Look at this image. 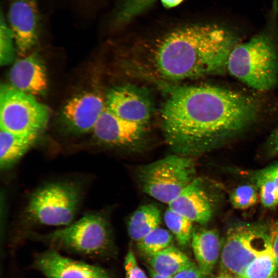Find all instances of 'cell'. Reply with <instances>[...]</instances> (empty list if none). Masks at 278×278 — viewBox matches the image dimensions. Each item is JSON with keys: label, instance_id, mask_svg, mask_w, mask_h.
Returning a JSON list of instances; mask_svg holds the SVG:
<instances>
[{"label": "cell", "instance_id": "d6986e66", "mask_svg": "<svg viewBox=\"0 0 278 278\" xmlns=\"http://www.w3.org/2000/svg\"><path fill=\"white\" fill-rule=\"evenodd\" d=\"M161 222V212L157 206L152 204L143 205L133 213L129 220V235L132 240L137 242L159 227Z\"/></svg>", "mask_w": 278, "mask_h": 278}, {"label": "cell", "instance_id": "6da1fadb", "mask_svg": "<svg viewBox=\"0 0 278 278\" xmlns=\"http://www.w3.org/2000/svg\"><path fill=\"white\" fill-rule=\"evenodd\" d=\"M259 105L246 94L211 85L177 88L161 110L164 138L175 154L190 157L253 123Z\"/></svg>", "mask_w": 278, "mask_h": 278}, {"label": "cell", "instance_id": "8992f818", "mask_svg": "<svg viewBox=\"0 0 278 278\" xmlns=\"http://www.w3.org/2000/svg\"><path fill=\"white\" fill-rule=\"evenodd\" d=\"M78 186L73 183L47 184L34 192L26 207L32 222L47 225H68L72 223L80 201Z\"/></svg>", "mask_w": 278, "mask_h": 278}, {"label": "cell", "instance_id": "d4e9b609", "mask_svg": "<svg viewBox=\"0 0 278 278\" xmlns=\"http://www.w3.org/2000/svg\"><path fill=\"white\" fill-rule=\"evenodd\" d=\"M155 0H126L115 14V21L125 24L147 10Z\"/></svg>", "mask_w": 278, "mask_h": 278}, {"label": "cell", "instance_id": "44dd1931", "mask_svg": "<svg viewBox=\"0 0 278 278\" xmlns=\"http://www.w3.org/2000/svg\"><path fill=\"white\" fill-rule=\"evenodd\" d=\"M164 220L180 246L186 247L190 242L194 230L193 222L169 207L164 213Z\"/></svg>", "mask_w": 278, "mask_h": 278}, {"label": "cell", "instance_id": "30bf717a", "mask_svg": "<svg viewBox=\"0 0 278 278\" xmlns=\"http://www.w3.org/2000/svg\"><path fill=\"white\" fill-rule=\"evenodd\" d=\"M106 107L117 116L127 121L148 126L153 106L144 89L124 84L112 89L106 97Z\"/></svg>", "mask_w": 278, "mask_h": 278}, {"label": "cell", "instance_id": "3957f363", "mask_svg": "<svg viewBox=\"0 0 278 278\" xmlns=\"http://www.w3.org/2000/svg\"><path fill=\"white\" fill-rule=\"evenodd\" d=\"M227 70L254 90L272 89L278 81V53L270 30H265L236 45L229 56Z\"/></svg>", "mask_w": 278, "mask_h": 278}, {"label": "cell", "instance_id": "cb8c5ba5", "mask_svg": "<svg viewBox=\"0 0 278 278\" xmlns=\"http://www.w3.org/2000/svg\"><path fill=\"white\" fill-rule=\"evenodd\" d=\"M258 198V193L253 185L244 184L237 187L233 190L230 200L235 208L245 210L256 204Z\"/></svg>", "mask_w": 278, "mask_h": 278}, {"label": "cell", "instance_id": "5b68a950", "mask_svg": "<svg viewBox=\"0 0 278 278\" xmlns=\"http://www.w3.org/2000/svg\"><path fill=\"white\" fill-rule=\"evenodd\" d=\"M196 172L190 157L175 154L140 167L136 177L144 193L169 204L196 178Z\"/></svg>", "mask_w": 278, "mask_h": 278}, {"label": "cell", "instance_id": "83f0119b", "mask_svg": "<svg viewBox=\"0 0 278 278\" xmlns=\"http://www.w3.org/2000/svg\"><path fill=\"white\" fill-rule=\"evenodd\" d=\"M201 270L195 263L177 273L172 278H204Z\"/></svg>", "mask_w": 278, "mask_h": 278}, {"label": "cell", "instance_id": "8fae6325", "mask_svg": "<svg viewBox=\"0 0 278 278\" xmlns=\"http://www.w3.org/2000/svg\"><path fill=\"white\" fill-rule=\"evenodd\" d=\"M38 0H11L8 19L20 55L24 56L38 42L40 15Z\"/></svg>", "mask_w": 278, "mask_h": 278}, {"label": "cell", "instance_id": "f546056e", "mask_svg": "<svg viewBox=\"0 0 278 278\" xmlns=\"http://www.w3.org/2000/svg\"><path fill=\"white\" fill-rule=\"evenodd\" d=\"M270 148L273 154L278 153V127L270 138Z\"/></svg>", "mask_w": 278, "mask_h": 278}, {"label": "cell", "instance_id": "9a60e30c", "mask_svg": "<svg viewBox=\"0 0 278 278\" xmlns=\"http://www.w3.org/2000/svg\"><path fill=\"white\" fill-rule=\"evenodd\" d=\"M10 84L31 95L45 93L48 88L45 66L36 54H31L16 61L9 73Z\"/></svg>", "mask_w": 278, "mask_h": 278}, {"label": "cell", "instance_id": "4dcf8cb0", "mask_svg": "<svg viewBox=\"0 0 278 278\" xmlns=\"http://www.w3.org/2000/svg\"><path fill=\"white\" fill-rule=\"evenodd\" d=\"M264 172L273 180L278 188V165L265 170Z\"/></svg>", "mask_w": 278, "mask_h": 278}, {"label": "cell", "instance_id": "d590c367", "mask_svg": "<svg viewBox=\"0 0 278 278\" xmlns=\"http://www.w3.org/2000/svg\"><path fill=\"white\" fill-rule=\"evenodd\" d=\"M204 278H212V277H204Z\"/></svg>", "mask_w": 278, "mask_h": 278}, {"label": "cell", "instance_id": "ba28073f", "mask_svg": "<svg viewBox=\"0 0 278 278\" xmlns=\"http://www.w3.org/2000/svg\"><path fill=\"white\" fill-rule=\"evenodd\" d=\"M222 245V273L240 277L250 263L271 246L269 229L259 225L234 227L228 231Z\"/></svg>", "mask_w": 278, "mask_h": 278}, {"label": "cell", "instance_id": "7c38bea8", "mask_svg": "<svg viewBox=\"0 0 278 278\" xmlns=\"http://www.w3.org/2000/svg\"><path fill=\"white\" fill-rule=\"evenodd\" d=\"M34 266L46 278H112L100 266L70 258L51 249L38 254Z\"/></svg>", "mask_w": 278, "mask_h": 278}, {"label": "cell", "instance_id": "5bb4252c", "mask_svg": "<svg viewBox=\"0 0 278 278\" xmlns=\"http://www.w3.org/2000/svg\"><path fill=\"white\" fill-rule=\"evenodd\" d=\"M168 207L200 224L207 223L213 215L211 199L202 180L197 178L168 204Z\"/></svg>", "mask_w": 278, "mask_h": 278}, {"label": "cell", "instance_id": "9c48e42d", "mask_svg": "<svg viewBox=\"0 0 278 278\" xmlns=\"http://www.w3.org/2000/svg\"><path fill=\"white\" fill-rule=\"evenodd\" d=\"M92 132L95 137L104 145L133 150L144 144L148 126L124 120L106 107Z\"/></svg>", "mask_w": 278, "mask_h": 278}, {"label": "cell", "instance_id": "7a4b0ae2", "mask_svg": "<svg viewBox=\"0 0 278 278\" xmlns=\"http://www.w3.org/2000/svg\"><path fill=\"white\" fill-rule=\"evenodd\" d=\"M236 33L214 23L194 24L172 29L156 41L148 52L150 70L159 78L183 81L219 74L227 70Z\"/></svg>", "mask_w": 278, "mask_h": 278}, {"label": "cell", "instance_id": "ac0fdd59", "mask_svg": "<svg viewBox=\"0 0 278 278\" xmlns=\"http://www.w3.org/2000/svg\"><path fill=\"white\" fill-rule=\"evenodd\" d=\"M146 257L148 266L155 272L170 277L193 263L184 252L173 246Z\"/></svg>", "mask_w": 278, "mask_h": 278}, {"label": "cell", "instance_id": "277c9868", "mask_svg": "<svg viewBox=\"0 0 278 278\" xmlns=\"http://www.w3.org/2000/svg\"><path fill=\"white\" fill-rule=\"evenodd\" d=\"M51 249L92 257L107 255L113 244L110 225L99 213L88 214L66 227L46 234L31 233Z\"/></svg>", "mask_w": 278, "mask_h": 278}, {"label": "cell", "instance_id": "2e32d148", "mask_svg": "<svg viewBox=\"0 0 278 278\" xmlns=\"http://www.w3.org/2000/svg\"><path fill=\"white\" fill-rule=\"evenodd\" d=\"M190 242L197 265L205 277L210 275L220 255L218 232L213 229H194Z\"/></svg>", "mask_w": 278, "mask_h": 278}, {"label": "cell", "instance_id": "ffe728a7", "mask_svg": "<svg viewBox=\"0 0 278 278\" xmlns=\"http://www.w3.org/2000/svg\"><path fill=\"white\" fill-rule=\"evenodd\" d=\"M278 265L271 246L250 263L240 278H268L276 275Z\"/></svg>", "mask_w": 278, "mask_h": 278}, {"label": "cell", "instance_id": "e575fe53", "mask_svg": "<svg viewBox=\"0 0 278 278\" xmlns=\"http://www.w3.org/2000/svg\"><path fill=\"white\" fill-rule=\"evenodd\" d=\"M268 278H278V276L275 275V276H271V277H268Z\"/></svg>", "mask_w": 278, "mask_h": 278}, {"label": "cell", "instance_id": "484cf974", "mask_svg": "<svg viewBox=\"0 0 278 278\" xmlns=\"http://www.w3.org/2000/svg\"><path fill=\"white\" fill-rule=\"evenodd\" d=\"M259 196L263 205L273 208L278 205V188L273 180L263 171L257 179Z\"/></svg>", "mask_w": 278, "mask_h": 278}, {"label": "cell", "instance_id": "7402d4cb", "mask_svg": "<svg viewBox=\"0 0 278 278\" xmlns=\"http://www.w3.org/2000/svg\"><path fill=\"white\" fill-rule=\"evenodd\" d=\"M172 236L167 230L158 227L137 242L138 250L146 256L172 246Z\"/></svg>", "mask_w": 278, "mask_h": 278}, {"label": "cell", "instance_id": "f1b7e54d", "mask_svg": "<svg viewBox=\"0 0 278 278\" xmlns=\"http://www.w3.org/2000/svg\"><path fill=\"white\" fill-rule=\"evenodd\" d=\"M270 244L278 265V224L269 229Z\"/></svg>", "mask_w": 278, "mask_h": 278}, {"label": "cell", "instance_id": "4fadbf2b", "mask_svg": "<svg viewBox=\"0 0 278 278\" xmlns=\"http://www.w3.org/2000/svg\"><path fill=\"white\" fill-rule=\"evenodd\" d=\"M106 107V101L98 93L87 92L70 99L62 110L63 118L73 131L84 133L92 131Z\"/></svg>", "mask_w": 278, "mask_h": 278}, {"label": "cell", "instance_id": "4316f807", "mask_svg": "<svg viewBox=\"0 0 278 278\" xmlns=\"http://www.w3.org/2000/svg\"><path fill=\"white\" fill-rule=\"evenodd\" d=\"M126 278H147L144 272L139 267L134 253L129 249L124 262Z\"/></svg>", "mask_w": 278, "mask_h": 278}, {"label": "cell", "instance_id": "1f68e13d", "mask_svg": "<svg viewBox=\"0 0 278 278\" xmlns=\"http://www.w3.org/2000/svg\"><path fill=\"white\" fill-rule=\"evenodd\" d=\"M183 0H161L163 6L166 8H172L178 5Z\"/></svg>", "mask_w": 278, "mask_h": 278}, {"label": "cell", "instance_id": "52a82bcc", "mask_svg": "<svg viewBox=\"0 0 278 278\" xmlns=\"http://www.w3.org/2000/svg\"><path fill=\"white\" fill-rule=\"evenodd\" d=\"M49 117L48 108L34 96L11 84L1 85V129L18 134L38 135L46 126Z\"/></svg>", "mask_w": 278, "mask_h": 278}, {"label": "cell", "instance_id": "d6a6232c", "mask_svg": "<svg viewBox=\"0 0 278 278\" xmlns=\"http://www.w3.org/2000/svg\"><path fill=\"white\" fill-rule=\"evenodd\" d=\"M147 269L149 272L151 278H172L170 277L166 276L161 274H159L155 272L151 268L148 266Z\"/></svg>", "mask_w": 278, "mask_h": 278}, {"label": "cell", "instance_id": "e0dca14e", "mask_svg": "<svg viewBox=\"0 0 278 278\" xmlns=\"http://www.w3.org/2000/svg\"><path fill=\"white\" fill-rule=\"evenodd\" d=\"M0 164L7 168L20 160L32 146L38 135H21L0 128Z\"/></svg>", "mask_w": 278, "mask_h": 278}, {"label": "cell", "instance_id": "603a6c76", "mask_svg": "<svg viewBox=\"0 0 278 278\" xmlns=\"http://www.w3.org/2000/svg\"><path fill=\"white\" fill-rule=\"evenodd\" d=\"M0 24V64L5 66L11 63L14 59L15 41L12 31L2 11Z\"/></svg>", "mask_w": 278, "mask_h": 278}, {"label": "cell", "instance_id": "836d02e7", "mask_svg": "<svg viewBox=\"0 0 278 278\" xmlns=\"http://www.w3.org/2000/svg\"><path fill=\"white\" fill-rule=\"evenodd\" d=\"M216 278H240V277L236 276L235 275H231V274L222 273L220 275H219Z\"/></svg>", "mask_w": 278, "mask_h": 278}]
</instances>
